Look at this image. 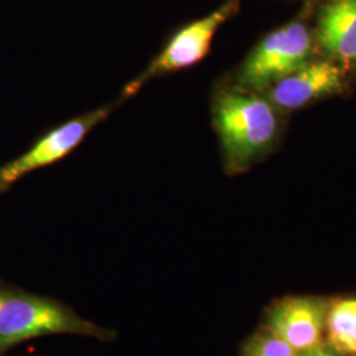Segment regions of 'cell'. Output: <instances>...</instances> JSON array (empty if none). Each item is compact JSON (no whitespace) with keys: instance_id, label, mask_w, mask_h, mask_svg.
<instances>
[{"instance_id":"obj_10","label":"cell","mask_w":356,"mask_h":356,"mask_svg":"<svg viewBox=\"0 0 356 356\" xmlns=\"http://www.w3.org/2000/svg\"><path fill=\"white\" fill-rule=\"evenodd\" d=\"M242 356H297V351L267 330L256 334L247 342Z\"/></svg>"},{"instance_id":"obj_2","label":"cell","mask_w":356,"mask_h":356,"mask_svg":"<svg viewBox=\"0 0 356 356\" xmlns=\"http://www.w3.org/2000/svg\"><path fill=\"white\" fill-rule=\"evenodd\" d=\"M76 335L113 342L118 332L85 318L63 301L0 280V356L31 339Z\"/></svg>"},{"instance_id":"obj_6","label":"cell","mask_w":356,"mask_h":356,"mask_svg":"<svg viewBox=\"0 0 356 356\" xmlns=\"http://www.w3.org/2000/svg\"><path fill=\"white\" fill-rule=\"evenodd\" d=\"M342 66L327 60L307 61L289 76L272 85L268 99L280 111H293L322 98L341 92L344 88Z\"/></svg>"},{"instance_id":"obj_9","label":"cell","mask_w":356,"mask_h":356,"mask_svg":"<svg viewBox=\"0 0 356 356\" xmlns=\"http://www.w3.org/2000/svg\"><path fill=\"white\" fill-rule=\"evenodd\" d=\"M326 330L331 348L341 355H356V298L329 307Z\"/></svg>"},{"instance_id":"obj_11","label":"cell","mask_w":356,"mask_h":356,"mask_svg":"<svg viewBox=\"0 0 356 356\" xmlns=\"http://www.w3.org/2000/svg\"><path fill=\"white\" fill-rule=\"evenodd\" d=\"M297 356H338V354L332 348H329V347H325V346L319 344V346L314 347V348L297 353Z\"/></svg>"},{"instance_id":"obj_3","label":"cell","mask_w":356,"mask_h":356,"mask_svg":"<svg viewBox=\"0 0 356 356\" xmlns=\"http://www.w3.org/2000/svg\"><path fill=\"white\" fill-rule=\"evenodd\" d=\"M314 36L301 20H293L261 38L236 70L234 86L268 90L306 64L313 54Z\"/></svg>"},{"instance_id":"obj_7","label":"cell","mask_w":356,"mask_h":356,"mask_svg":"<svg viewBox=\"0 0 356 356\" xmlns=\"http://www.w3.org/2000/svg\"><path fill=\"white\" fill-rule=\"evenodd\" d=\"M329 307L325 300L314 297L284 300L268 314V331L297 353L314 348L322 344Z\"/></svg>"},{"instance_id":"obj_4","label":"cell","mask_w":356,"mask_h":356,"mask_svg":"<svg viewBox=\"0 0 356 356\" xmlns=\"http://www.w3.org/2000/svg\"><path fill=\"white\" fill-rule=\"evenodd\" d=\"M239 8L241 0H225L214 11L177 28L140 74L124 86L120 99L126 101L134 97L154 78L200 64L211 49L216 32L238 15Z\"/></svg>"},{"instance_id":"obj_5","label":"cell","mask_w":356,"mask_h":356,"mask_svg":"<svg viewBox=\"0 0 356 356\" xmlns=\"http://www.w3.org/2000/svg\"><path fill=\"white\" fill-rule=\"evenodd\" d=\"M122 99L78 115L42 134L26 152L0 166V193H6L16 182L42 168L67 157L86 139L90 132L114 113Z\"/></svg>"},{"instance_id":"obj_8","label":"cell","mask_w":356,"mask_h":356,"mask_svg":"<svg viewBox=\"0 0 356 356\" xmlns=\"http://www.w3.org/2000/svg\"><path fill=\"white\" fill-rule=\"evenodd\" d=\"M314 41L341 66H356V0H326L317 13Z\"/></svg>"},{"instance_id":"obj_1","label":"cell","mask_w":356,"mask_h":356,"mask_svg":"<svg viewBox=\"0 0 356 356\" xmlns=\"http://www.w3.org/2000/svg\"><path fill=\"white\" fill-rule=\"evenodd\" d=\"M213 123L226 172L239 175L260 161L277 141L279 110L256 91L234 85L216 89Z\"/></svg>"}]
</instances>
